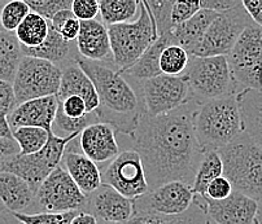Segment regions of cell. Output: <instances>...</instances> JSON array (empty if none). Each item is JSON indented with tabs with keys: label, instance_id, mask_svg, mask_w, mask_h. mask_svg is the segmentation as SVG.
<instances>
[{
	"label": "cell",
	"instance_id": "23",
	"mask_svg": "<svg viewBox=\"0 0 262 224\" xmlns=\"http://www.w3.org/2000/svg\"><path fill=\"white\" fill-rule=\"evenodd\" d=\"M35 201V192L23 177L0 171V202L11 213H26Z\"/></svg>",
	"mask_w": 262,
	"mask_h": 224
},
{
	"label": "cell",
	"instance_id": "51",
	"mask_svg": "<svg viewBox=\"0 0 262 224\" xmlns=\"http://www.w3.org/2000/svg\"><path fill=\"white\" fill-rule=\"evenodd\" d=\"M258 224H262V204H259V211H258Z\"/></svg>",
	"mask_w": 262,
	"mask_h": 224
},
{
	"label": "cell",
	"instance_id": "40",
	"mask_svg": "<svg viewBox=\"0 0 262 224\" xmlns=\"http://www.w3.org/2000/svg\"><path fill=\"white\" fill-rule=\"evenodd\" d=\"M29 8L35 13H39L45 18L50 19L59 11L70 9L73 0H24Z\"/></svg>",
	"mask_w": 262,
	"mask_h": 224
},
{
	"label": "cell",
	"instance_id": "8",
	"mask_svg": "<svg viewBox=\"0 0 262 224\" xmlns=\"http://www.w3.org/2000/svg\"><path fill=\"white\" fill-rule=\"evenodd\" d=\"M226 58L232 79L240 89H262V26L252 21Z\"/></svg>",
	"mask_w": 262,
	"mask_h": 224
},
{
	"label": "cell",
	"instance_id": "29",
	"mask_svg": "<svg viewBox=\"0 0 262 224\" xmlns=\"http://www.w3.org/2000/svg\"><path fill=\"white\" fill-rule=\"evenodd\" d=\"M51 21L40 16L39 13L31 11L28 16L24 18L20 26L14 31L18 42L23 47H36L42 44L48 35Z\"/></svg>",
	"mask_w": 262,
	"mask_h": 224
},
{
	"label": "cell",
	"instance_id": "10",
	"mask_svg": "<svg viewBox=\"0 0 262 224\" xmlns=\"http://www.w3.org/2000/svg\"><path fill=\"white\" fill-rule=\"evenodd\" d=\"M252 23V18L243 8L242 4L234 8L218 12L208 30L204 34L201 42L196 46L191 56L212 57L227 56L243 30Z\"/></svg>",
	"mask_w": 262,
	"mask_h": 224
},
{
	"label": "cell",
	"instance_id": "13",
	"mask_svg": "<svg viewBox=\"0 0 262 224\" xmlns=\"http://www.w3.org/2000/svg\"><path fill=\"white\" fill-rule=\"evenodd\" d=\"M101 183L108 184L128 198H138L149 191L139 153L134 149L118 153L104 174Z\"/></svg>",
	"mask_w": 262,
	"mask_h": 224
},
{
	"label": "cell",
	"instance_id": "25",
	"mask_svg": "<svg viewBox=\"0 0 262 224\" xmlns=\"http://www.w3.org/2000/svg\"><path fill=\"white\" fill-rule=\"evenodd\" d=\"M244 133L262 147V89L244 88L237 92Z\"/></svg>",
	"mask_w": 262,
	"mask_h": 224
},
{
	"label": "cell",
	"instance_id": "47",
	"mask_svg": "<svg viewBox=\"0 0 262 224\" xmlns=\"http://www.w3.org/2000/svg\"><path fill=\"white\" fill-rule=\"evenodd\" d=\"M20 153V147L13 138H3L0 136V158L11 157Z\"/></svg>",
	"mask_w": 262,
	"mask_h": 224
},
{
	"label": "cell",
	"instance_id": "3",
	"mask_svg": "<svg viewBox=\"0 0 262 224\" xmlns=\"http://www.w3.org/2000/svg\"><path fill=\"white\" fill-rule=\"evenodd\" d=\"M236 95L207 100L196 108L193 128L204 152L226 147L244 132Z\"/></svg>",
	"mask_w": 262,
	"mask_h": 224
},
{
	"label": "cell",
	"instance_id": "52",
	"mask_svg": "<svg viewBox=\"0 0 262 224\" xmlns=\"http://www.w3.org/2000/svg\"><path fill=\"white\" fill-rule=\"evenodd\" d=\"M98 224H120V223H111V221H104V220H98Z\"/></svg>",
	"mask_w": 262,
	"mask_h": 224
},
{
	"label": "cell",
	"instance_id": "19",
	"mask_svg": "<svg viewBox=\"0 0 262 224\" xmlns=\"http://www.w3.org/2000/svg\"><path fill=\"white\" fill-rule=\"evenodd\" d=\"M76 43L79 56L86 60L104 62L112 57L108 26L103 21H81V30Z\"/></svg>",
	"mask_w": 262,
	"mask_h": 224
},
{
	"label": "cell",
	"instance_id": "37",
	"mask_svg": "<svg viewBox=\"0 0 262 224\" xmlns=\"http://www.w3.org/2000/svg\"><path fill=\"white\" fill-rule=\"evenodd\" d=\"M174 0H140V3L147 8L148 13L155 19L157 33L170 30V12Z\"/></svg>",
	"mask_w": 262,
	"mask_h": 224
},
{
	"label": "cell",
	"instance_id": "41",
	"mask_svg": "<svg viewBox=\"0 0 262 224\" xmlns=\"http://www.w3.org/2000/svg\"><path fill=\"white\" fill-rule=\"evenodd\" d=\"M70 11L79 21H90L96 19L100 13L99 0H73Z\"/></svg>",
	"mask_w": 262,
	"mask_h": 224
},
{
	"label": "cell",
	"instance_id": "45",
	"mask_svg": "<svg viewBox=\"0 0 262 224\" xmlns=\"http://www.w3.org/2000/svg\"><path fill=\"white\" fill-rule=\"evenodd\" d=\"M240 3L252 21L262 26V0H240Z\"/></svg>",
	"mask_w": 262,
	"mask_h": 224
},
{
	"label": "cell",
	"instance_id": "4",
	"mask_svg": "<svg viewBox=\"0 0 262 224\" xmlns=\"http://www.w3.org/2000/svg\"><path fill=\"white\" fill-rule=\"evenodd\" d=\"M218 153L223 164V176L234 191L244 193L262 204V147L243 132L236 140Z\"/></svg>",
	"mask_w": 262,
	"mask_h": 224
},
{
	"label": "cell",
	"instance_id": "38",
	"mask_svg": "<svg viewBox=\"0 0 262 224\" xmlns=\"http://www.w3.org/2000/svg\"><path fill=\"white\" fill-rule=\"evenodd\" d=\"M95 122H99L95 111L94 113H89L87 116L82 117V118H70L59 106L57 111H56L53 126H56V127L59 128L60 132H64L65 136H67L70 135V133H79L83 128H86L89 125L95 123Z\"/></svg>",
	"mask_w": 262,
	"mask_h": 224
},
{
	"label": "cell",
	"instance_id": "32",
	"mask_svg": "<svg viewBox=\"0 0 262 224\" xmlns=\"http://www.w3.org/2000/svg\"><path fill=\"white\" fill-rule=\"evenodd\" d=\"M50 131L33 126H24L12 130L13 139L20 147V154H33L39 152L48 140Z\"/></svg>",
	"mask_w": 262,
	"mask_h": 224
},
{
	"label": "cell",
	"instance_id": "35",
	"mask_svg": "<svg viewBox=\"0 0 262 224\" xmlns=\"http://www.w3.org/2000/svg\"><path fill=\"white\" fill-rule=\"evenodd\" d=\"M79 211H42V213H12V215L21 224H72L73 219L78 215Z\"/></svg>",
	"mask_w": 262,
	"mask_h": 224
},
{
	"label": "cell",
	"instance_id": "48",
	"mask_svg": "<svg viewBox=\"0 0 262 224\" xmlns=\"http://www.w3.org/2000/svg\"><path fill=\"white\" fill-rule=\"evenodd\" d=\"M72 224H98V219L87 211H79L78 215L73 219Z\"/></svg>",
	"mask_w": 262,
	"mask_h": 224
},
{
	"label": "cell",
	"instance_id": "14",
	"mask_svg": "<svg viewBox=\"0 0 262 224\" xmlns=\"http://www.w3.org/2000/svg\"><path fill=\"white\" fill-rule=\"evenodd\" d=\"M195 197L190 184L181 180H171L135 198L134 213L178 215L191 208Z\"/></svg>",
	"mask_w": 262,
	"mask_h": 224
},
{
	"label": "cell",
	"instance_id": "39",
	"mask_svg": "<svg viewBox=\"0 0 262 224\" xmlns=\"http://www.w3.org/2000/svg\"><path fill=\"white\" fill-rule=\"evenodd\" d=\"M200 9V0H174L170 12L171 28L195 16Z\"/></svg>",
	"mask_w": 262,
	"mask_h": 224
},
{
	"label": "cell",
	"instance_id": "30",
	"mask_svg": "<svg viewBox=\"0 0 262 224\" xmlns=\"http://www.w3.org/2000/svg\"><path fill=\"white\" fill-rule=\"evenodd\" d=\"M221 175H223V164L218 150H205L193 177V193L196 196H205L208 186Z\"/></svg>",
	"mask_w": 262,
	"mask_h": 224
},
{
	"label": "cell",
	"instance_id": "18",
	"mask_svg": "<svg viewBox=\"0 0 262 224\" xmlns=\"http://www.w3.org/2000/svg\"><path fill=\"white\" fill-rule=\"evenodd\" d=\"M79 147L94 162L112 161L120 153L115 128L104 122H95L81 131Z\"/></svg>",
	"mask_w": 262,
	"mask_h": 224
},
{
	"label": "cell",
	"instance_id": "9",
	"mask_svg": "<svg viewBox=\"0 0 262 224\" xmlns=\"http://www.w3.org/2000/svg\"><path fill=\"white\" fill-rule=\"evenodd\" d=\"M61 68L50 61L24 56L12 83L17 104L56 95L61 83Z\"/></svg>",
	"mask_w": 262,
	"mask_h": 224
},
{
	"label": "cell",
	"instance_id": "34",
	"mask_svg": "<svg viewBox=\"0 0 262 224\" xmlns=\"http://www.w3.org/2000/svg\"><path fill=\"white\" fill-rule=\"evenodd\" d=\"M30 12L31 9L24 0H4L0 6V26L14 33Z\"/></svg>",
	"mask_w": 262,
	"mask_h": 224
},
{
	"label": "cell",
	"instance_id": "28",
	"mask_svg": "<svg viewBox=\"0 0 262 224\" xmlns=\"http://www.w3.org/2000/svg\"><path fill=\"white\" fill-rule=\"evenodd\" d=\"M23 57V48L16 34L0 26V79L13 83Z\"/></svg>",
	"mask_w": 262,
	"mask_h": 224
},
{
	"label": "cell",
	"instance_id": "5",
	"mask_svg": "<svg viewBox=\"0 0 262 224\" xmlns=\"http://www.w3.org/2000/svg\"><path fill=\"white\" fill-rule=\"evenodd\" d=\"M112 61L120 73L134 65L138 58L159 38L155 19L140 3L139 16L135 21L108 26Z\"/></svg>",
	"mask_w": 262,
	"mask_h": 224
},
{
	"label": "cell",
	"instance_id": "1",
	"mask_svg": "<svg viewBox=\"0 0 262 224\" xmlns=\"http://www.w3.org/2000/svg\"><path fill=\"white\" fill-rule=\"evenodd\" d=\"M198 105L195 100H190L170 113L155 117L143 113L131 139L142 158L149 189L171 180L192 187L204 154L193 128Z\"/></svg>",
	"mask_w": 262,
	"mask_h": 224
},
{
	"label": "cell",
	"instance_id": "2",
	"mask_svg": "<svg viewBox=\"0 0 262 224\" xmlns=\"http://www.w3.org/2000/svg\"><path fill=\"white\" fill-rule=\"evenodd\" d=\"M77 64L89 75L98 92L99 108L95 113L99 122L108 123L117 132L133 135L144 108L125 75L104 62L86 60L81 56L77 58Z\"/></svg>",
	"mask_w": 262,
	"mask_h": 224
},
{
	"label": "cell",
	"instance_id": "31",
	"mask_svg": "<svg viewBox=\"0 0 262 224\" xmlns=\"http://www.w3.org/2000/svg\"><path fill=\"white\" fill-rule=\"evenodd\" d=\"M101 21L106 26L134 21L140 11V0H99Z\"/></svg>",
	"mask_w": 262,
	"mask_h": 224
},
{
	"label": "cell",
	"instance_id": "46",
	"mask_svg": "<svg viewBox=\"0 0 262 224\" xmlns=\"http://www.w3.org/2000/svg\"><path fill=\"white\" fill-rule=\"evenodd\" d=\"M201 8L204 9H213V11H225V9L234 8L239 6L240 0H200Z\"/></svg>",
	"mask_w": 262,
	"mask_h": 224
},
{
	"label": "cell",
	"instance_id": "50",
	"mask_svg": "<svg viewBox=\"0 0 262 224\" xmlns=\"http://www.w3.org/2000/svg\"><path fill=\"white\" fill-rule=\"evenodd\" d=\"M0 136L3 138H13L12 135V128L8 123V118L6 114L0 113Z\"/></svg>",
	"mask_w": 262,
	"mask_h": 224
},
{
	"label": "cell",
	"instance_id": "44",
	"mask_svg": "<svg viewBox=\"0 0 262 224\" xmlns=\"http://www.w3.org/2000/svg\"><path fill=\"white\" fill-rule=\"evenodd\" d=\"M17 106L13 84L11 82L0 79V113L8 116Z\"/></svg>",
	"mask_w": 262,
	"mask_h": 224
},
{
	"label": "cell",
	"instance_id": "43",
	"mask_svg": "<svg viewBox=\"0 0 262 224\" xmlns=\"http://www.w3.org/2000/svg\"><path fill=\"white\" fill-rule=\"evenodd\" d=\"M232 192H234V188H232V184L230 183V180L226 176L221 175V176L215 177L208 186L205 197L214 199V201H220V199L227 198Z\"/></svg>",
	"mask_w": 262,
	"mask_h": 224
},
{
	"label": "cell",
	"instance_id": "16",
	"mask_svg": "<svg viewBox=\"0 0 262 224\" xmlns=\"http://www.w3.org/2000/svg\"><path fill=\"white\" fill-rule=\"evenodd\" d=\"M87 197L86 211L98 220L126 224L134 215V199L123 196L108 184L101 183Z\"/></svg>",
	"mask_w": 262,
	"mask_h": 224
},
{
	"label": "cell",
	"instance_id": "26",
	"mask_svg": "<svg viewBox=\"0 0 262 224\" xmlns=\"http://www.w3.org/2000/svg\"><path fill=\"white\" fill-rule=\"evenodd\" d=\"M173 43L176 42H174L170 30L159 34V38L145 50V52L138 58L137 62L131 65L125 72H122V74L125 77L139 80V82L162 74L161 70H160V56H161L165 47L173 44Z\"/></svg>",
	"mask_w": 262,
	"mask_h": 224
},
{
	"label": "cell",
	"instance_id": "15",
	"mask_svg": "<svg viewBox=\"0 0 262 224\" xmlns=\"http://www.w3.org/2000/svg\"><path fill=\"white\" fill-rule=\"evenodd\" d=\"M203 197L208 215L215 224H258L259 202L247 194L234 191L220 201Z\"/></svg>",
	"mask_w": 262,
	"mask_h": 224
},
{
	"label": "cell",
	"instance_id": "17",
	"mask_svg": "<svg viewBox=\"0 0 262 224\" xmlns=\"http://www.w3.org/2000/svg\"><path fill=\"white\" fill-rule=\"evenodd\" d=\"M57 108L59 100L56 95L38 97L17 104L16 108L7 116V118L12 130L24 126H33L52 131Z\"/></svg>",
	"mask_w": 262,
	"mask_h": 224
},
{
	"label": "cell",
	"instance_id": "24",
	"mask_svg": "<svg viewBox=\"0 0 262 224\" xmlns=\"http://www.w3.org/2000/svg\"><path fill=\"white\" fill-rule=\"evenodd\" d=\"M217 11L201 8L195 16L179 25L173 26L170 29V33L173 35L174 42L182 46L191 55L196 46L201 42L204 34L213 23V19L217 17Z\"/></svg>",
	"mask_w": 262,
	"mask_h": 224
},
{
	"label": "cell",
	"instance_id": "27",
	"mask_svg": "<svg viewBox=\"0 0 262 224\" xmlns=\"http://www.w3.org/2000/svg\"><path fill=\"white\" fill-rule=\"evenodd\" d=\"M207 204L201 196H196L191 208L178 215H162L156 213H134L126 224H209Z\"/></svg>",
	"mask_w": 262,
	"mask_h": 224
},
{
	"label": "cell",
	"instance_id": "11",
	"mask_svg": "<svg viewBox=\"0 0 262 224\" xmlns=\"http://www.w3.org/2000/svg\"><path fill=\"white\" fill-rule=\"evenodd\" d=\"M86 193L81 191L67 170L60 165L40 184L35 193V202L45 211H86Z\"/></svg>",
	"mask_w": 262,
	"mask_h": 224
},
{
	"label": "cell",
	"instance_id": "20",
	"mask_svg": "<svg viewBox=\"0 0 262 224\" xmlns=\"http://www.w3.org/2000/svg\"><path fill=\"white\" fill-rule=\"evenodd\" d=\"M61 70V83H60L59 91L56 94L57 100L61 101L70 95H77L86 101L90 113L98 110L99 96L95 86L89 75L83 72V69L77 64V61L64 66Z\"/></svg>",
	"mask_w": 262,
	"mask_h": 224
},
{
	"label": "cell",
	"instance_id": "12",
	"mask_svg": "<svg viewBox=\"0 0 262 224\" xmlns=\"http://www.w3.org/2000/svg\"><path fill=\"white\" fill-rule=\"evenodd\" d=\"M143 108L149 116L170 113L190 101V88L183 75L159 74L142 80Z\"/></svg>",
	"mask_w": 262,
	"mask_h": 224
},
{
	"label": "cell",
	"instance_id": "33",
	"mask_svg": "<svg viewBox=\"0 0 262 224\" xmlns=\"http://www.w3.org/2000/svg\"><path fill=\"white\" fill-rule=\"evenodd\" d=\"M190 58L191 55L182 46L169 44L160 56V70L162 74L182 75L190 64Z\"/></svg>",
	"mask_w": 262,
	"mask_h": 224
},
{
	"label": "cell",
	"instance_id": "42",
	"mask_svg": "<svg viewBox=\"0 0 262 224\" xmlns=\"http://www.w3.org/2000/svg\"><path fill=\"white\" fill-rule=\"evenodd\" d=\"M59 106L70 118H82L90 113L86 101L77 95H70V96L65 97L64 100L59 101Z\"/></svg>",
	"mask_w": 262,
	"mask_h": 224
},
{
	"label": "cell",
	"instance_id": "22",
	"mask_svg": "<svg viewBox=\"0 0 262 224\" xmlns=\"http://www.w3.org/2000/svg\"><path fill=\"white\" fill-rule=\"evenodd\" d=\"M61 164L68 174L70 175V177L87 196L100 187V169L96 166V162H94L83 153L67 148L64 155H62Z\"/></svg>",
	"mask_w": 262,
	"mask_h": 224
},
{
	"label": "cell",
	"instance_id": "36",
	"mask_svg": "<svg viewBox=\"0 0 262 224\" xmlns=\"http://www.w3.org/2000/svg\"><path fill=\"white\" fill-rule=\"evenodd\" d=\"M51 25L68 42H76L81 30V21L70 9L57 12L51 18Z\"/></svg>",
	"mask_w": 262,
	"mask_h": 224
},
{
	"label": "cell",
	"instance_id": "7",
	"mask_svg": "<svg viewBox=\"0 0 262 224\" xmlns=\"http://www.w3.org/2000/svg\"><path fill=\"white\" fill-rule=\"evenodd\" d=\"M182 75L188 83L190 99L199 104L242 91L232 79L226 56H191L190 64Z\"/></svg>",
	"mask_w": 262,
	"mask_h": 224
},
{
	"label": "cell",
	"instance_id": "49",
	"mask_svg": "<svg viewBox=\"0 0 262 224\" xmlns=\"http://www.w3.org/2000/svg\"><path fill=\"white\" fill-rule=\"evenodd\" d=\"M0 224H21L0 202Z\"/></svg>",
	"mask_w": 262,
	"mask_h": 224
},
{
	"label": "cell",
	"instance_id": "21",
	"mask_svg": "<svg viewBox=\"0 0 262 224\" xmlns=\"http://www.w3.org/2000/svg\"><path fill=\"white\" fill-rule=\"evenodd\" d=\"M24 56H31V57L43 58L52 64L57 65L59 68H64L67 65L76 62L78 58V48L76 42H68L60 35L52 25H50L48 35L42 44L36 47H23Z\"/></svg>",
	"mask_w": 262,
	"mask_h": 224
},
{
	"label": "cell",
	"instance_id": "6",
	"mask_svg": "<svg viewBox=\"0 0 262 224\" xmlns=\"http://www.w3.org/2000/svg\"><path fill=\"white\" fill-rule=\"evenodd\" d=\"M79 133L60 136L56 135L53 130L50 131L47 143L39 152L25 155L18 153L11 157L0 158V171H8L23 177L36 193L43 180L61 165L65 150L74 139L78 138Z\"/></svg>",
	"mask_w": 262,
	"mask_h": 224
}]
</instances>
